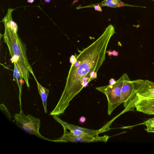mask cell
I'll list each match as a JSON object with an SVG mask.
<instances>
[{
    "mask_svg": "<svg viewBox=\"0 0 154 154\" xmlns=\"http://www.w3.org/2000/svg\"><path fill=\"white\" fill-rule=\"evenodd\" d=\"M112 54L114 56H117L118 55L119 52L115 50H113L112 51Z\"/></svg>",
    "mask_w": 154,
    "mask_h": 154,
    "instance_id": "obj_20",
    "label": "cell"
},
{
    "mask_svg": "<svg viewBox=\"0 0 154 154\" xmlns=\"http://www.w3.org/2000/svg\"><path fill=\"white\" fill-rule=\"evenodd\" d=\"M92 5V7L93 6L95 10L99 11H102V10L101 8V7L99 5L97 4L95 5Z\"/></svg>",
    "mask_w": 154,
    "mask_h": 154,
    "instance_id": "obj_17",
    "label": "cell"
},
{
    "mask_svg": "<svg viewBox=\"0 0 154 154\" xmlns=\"http://www.w3.org/2000/svg\"></svg>",
    "mask_w": 154,
    "mask_h": 154,
    "instance_id": "obj_24",
    "label": "cell"
},
{
    "mask_svg": "<svg viewBox=\"0 0 154 154\" xmlns=\"http://www.w3.org/2000/svg\"><path fill=\"white\" fill-rule=\"evenodd\" d=\"M116 81L113 78H111L109 81V85H112L115 83Z\"/></svg>",
    "mask_w": 154,
    "mask_h": 154,
    "instance_id": "obj_18",
    "label": "cell"
},
{
    "mask_svg": "<svg viewBox=\"0 0 154 154\" xmlns=\"http://www.w3.org/2000/svg\"><path fill=\"white\" fill-rule=\"evenodd\" d=\"M14 9L9 8L7 14L2 20L5 29L4 40L8 49L12 63L16 62L21 75L29 88V72H33L26 55V48L17 33L18 26L12 20L11 14Z\"/></svg>",
    "mask_w": 154,
    "mask_h": 154,
    "instance_id": "obj_2",
    "label": "cell"
},
{
    "mask_svg": "<svg viewBox=\"0 0 154 154\" xmlns=\"http://www.w3.org/2000/svg\"><path fill=\"white\" fill-rule=\"evenodd\" d=\"M33 75L37 85V87L38 93L40 95L42 100L45 112L47 113V100L49 93V90L42 86L38 82L33 72L32 73Z\"/></svg>",
    "mask_w": 154,
    "mask_h": 154,
    "instance_id": "obj_9",
    "label": "cell"
},
{
    "mask_svg": "<svg viewBox=\"0 0 154 154\" xmlns=\"http://www.w3.org/2000/svg\"><path fill=\"white\" fill-rule=\"evenodd\" d=\"M79 121L80 123H84L86 121V118L84 116H82L80 117Z\"/></svg>",
    "mask_w": 154,
    "mask_h": 154,
    "instance_id": "obj_19",
    "label": "cell"
},
{
    "mask_svg": "<svg viewBox=\"0 0 154 154\" xmlns=\"http://www.w3.org/2000/svg\"><path fill=\"white\" fill-rule=\"evenodd\" d=\"M69 131H70V133L76 137H82L88 135L92 136L82 131L77 130H71Z\"/></svg>",
    "mask_w": 154,
    "mask_h": 154,
    "instance_id": "obj_13",
    "label": "cell"
},
{
    "mask_svg": "<svg viewBox=\"0 0 154 154\" xmlns=\"http://www.w3.org/2000/svg\"><path fill=\"white\" fill-rule=\"evenodd\" d=\"M97 4L99 5L101 7L105 6L114 8H116L124 6L144 7L131 5L126 4L123 3L120 0H104L101 3Z\"/></svg>",
    "mask_w": 154,
    "mask_h": 154,
    "instance_id": "obj_10",
    "label": "cell"
},
{
    "mask_svg": "<svg viewBox=\"0 0 154 154\" xmlns=\"http://www.w3.org/2000/svg\"><path fill=\"white\" fill-rule=\"evenodd\" d=\"M115 33L114 26L109 24L97 39L77 56L80 65L77 67L71 66L64 89L50 115L63 114L71 100L91 81L90 74L93 71L97 72L105 60L107 46Z\"/></svg>",
    "mask_w": 154,
    "mask_h": 154,
    "instance_id": "obj_1",
    "label": "cell"
},
{
    "mask_svg": "<svg viewBox=\"0 0 154 154\" xmlns=\"http://www.w3.org/2000/svg\"><path fill=\"white\" fill-rule=\"evenodd\" d=\"M154 98V82L145 80L143 86L136 93L127 112L134 110L136 103L146 98Z\"/></svg>",
    "mask_w": 154,
    "mask_h": 154,
    "instance_id": "obj_7",
    "label": "cell"
},
{
    "mask_svg": "<svg viewBox=\"0 0 154 154\" xmlns=\"http://www.w3.org/2000/svg\"><path fill=\"white\" fill-rule=\"evenodd\" d=\"M0 107L2 112L5 115L8 119L11 121V116L6 107L3 103L0 105Z\"/></svg>",
    "mask_w": 154,
    "mask_h": 154,
    "instance_id": "obj_14",
    "label": "cell"
},
{
    "mask_svg": "<svg viewBox=\"0 0 154 154\" xmlns=\"http://www.w3.org/2000/svg\"><path fill=\"white\" fill-rule=\"evenodd\" d=\"M34 0H28L27 2H28L29 3H32L34 1Z\"/></svg>",
    "mask_w": 154,
    "mask_h": 154,
    "instance_id": "obj_22",
    "label": "cell"
},
{
    "mask_svg": "<svg viewBox=\"0 0 154 154\" xmlns=\"http://www.w3.org/2000/svg\"><path fill=\"white\" fill-rule=\"evenodd\" d=\"M124 81L123 74L113 85L97 87L96 89L103 93L108 103L107 114L110 115L122 103L121 98L122 88Z\"/></svg>",
    "mask_w": 154,
    "mask_h": 154,
    "instance_id": "obj_5",
    "label": "cell"
},
{
    "mask_svg": "<svg viewBox=\"0 0 154 154\" xmlns=\"http://www.w3.org/2000/svg\"><path fill=\"white\" fill-rule=\"evenodd\" d=\"M51 0H44V1L45 3H49Z\"/></svg>",
    "mask_w": 154,
    "mask_h": 154,
    "instance_id": "obj_23",
    "label": "cell"
},
{
    "mask_svg": "<svg viewBox=\"0 0 154 154\" xmlns=\"http://www.w3.org/2000/svg\"><path fill=\"white\" fill-rule=\"evenodd\" d=\"M145 125V130L148 132L154 133V117L149 119L142 123Z\"/></svg>",
    "mask_w": 154,
    "mask_h": 154,
    "instance_id": "obj_12",
    "label": "cell"
},
{
    "mask_svg": "<svg viewBox=\"0 0 154 154\" xmlns=\"http://www.w3.org/2000/svg\"><path fill=\"white\" fill-rule=\"evenodd\" d=\"M123 75L124 81L121 89V98L124 109L109 122L110 124L119 116L126 112L136 93L144 84L145 80L138 79L131 80L126 73Z\"/></svg>",
    "mask_w": 154,
    "mask_h": 154,
    "instance_id": "obj_3",
    "label": "cell"
},
{
    "mask_svg": "<svg viewBox=\"0 0 154 154\" xmlns=\"http://www.w3.org/2000/svg\"><path fill=\"white\" fill-rule=\"evenodd\" d=\"M13 63L14 65L13 80L15 81L17 83L20 93L22 88L23 84L22 81L23 78L21 75L20 70L18 68L16 62H14Z\"/></svg>",
    "mask_w": 154,
    "mask_h": 154,
    "instance_id": "obj_11",
    "label": "cell"
},
{
    "mask_svg": "<svg viewBox=\"0 0 154 154\" xmlns=\"http://www.w3.org/2000/svg\"><path fill=\"white\" fill-rule=\"evenodd\" d=\"M97 72L94 71H92L90 73V76L91 80L97 78Z\"/></svg>",
    "mask_w": 154,
    "mask_h": 154,
    "instance_id": "obj_16",
    "label": "cell"
},
{
    "mask_svg": "<svg viewBox=\"0 0 154 154\" xmlns=\"http://www.w3.org/2000/svg\"><path fill=\"white\" fill-rule=\"evenodd\" d=\"M63 129L64 132L63 135L57 139L59 140V142H106L109 138V137L107 135L102 136H99L98 135H88L82 137H77L72 135L69 132H68L67 131V129L65 128H63Z\"/></svg>",
    "mask_w": 154,
    "mask_h": 154,
    "instance_id": "obj_6",
    "label": "cell"
},
{
    "mask_svg": "<svg viewBox=\"0 0 154 154\" xmlns=\"http://www.w3.org/2000/svg\"><path fill=\"white\" fill-rule=\"evenodd\" d=\"M14 120L17 126L27 133L34 135L44 140L58 142L57 140L49 139L40 133L39 130L41 122L39 119L35 118L30 114L26 115L22 110L19 113L14 115Z\"/></svg>",
    "mask_w": 154,
    "mask_h": 154,
    "instance_id": "obj_4",
    "label": "cell"
},
{
    "mask_svg": "<svg viewBox=\"0 0 154 154\" xmlns=\"http://www.w3.org/2000/svg\"><path fill=\"white\" fill-rule=\"evenodd\" d=\"M77 61V59L75 56L72 55L70 57L69 61L71 64H73Z\"/></svg>",
    "mask_w": 154,
    "mask_h": 154,
    "instance_id": "obj_15",
    "label": "cell"
},
{
    "mask_svg": "<svg viewBox=\"0 0 154 154\" xmlns=\"http://www.w3.org/2000/svg\"><path fill=\"white\" fill-rule=\"evenodd\" d=\"M54 119L57 122L60 123L63 127L69 130H75L81 131L88 134L92 136H96L99 134L103 133L110 129L109 127H106L104 126L100 129L98 130H94L88 129L82 127L78 126L64 122L57 117V115H53Z\"/></svg>",
    "mask_w": 154,
    "mask_h": 154,
    "instance_id": "obj_8",
    "label": "cell"
},
{
    "mask_svg": "<svg viewBox=\"0 0 154 154\" xmlns=\"http://www.w3.org/2000/svg\"><path fill=\"white\" fill-rule=\"evenodd\" d=\"M107 52H108V55L110 57V56H112V51H109Z\"/></svg>",
    "mask_w": 154,
    "mask_h": 154,
    "instance_id": "obj_21",
    "label": "cell"
}]
</instances>
